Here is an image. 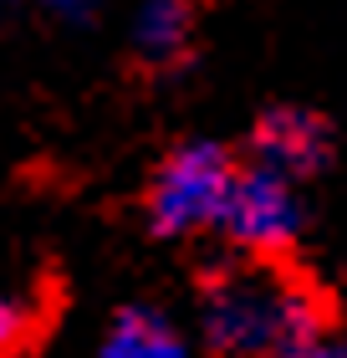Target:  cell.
Returning <instances> with one entry per match:
<instances>
[{
  "mask_svg": "<svg viewBox=\"0 0 347 358\" xmlns=\"http://www.w3.org/2000/svg\"><path fill=\"white\" fill-rule=\"evenodd\" d=\"M302 194H296V179L276 174L266 164H245L235 169V185H230L220 231L235 241L240 251L251 256H276L296 246L302 236Z\"/></svg>",
  "mask_w": 347,
  "mask_h": 358,
  "instance_id": "cell-3",
  "label": "cell"
},
{
  "mask_svg": "<svg viewBox=\"0 0 347 358\" xmlns=\"http://www.w3.org/2000/svg\"><path fill=\"white\" fill-rule=\"evenodd\" d=\"M317 302L271 266H230L209 276L200 302L205 343L220 358H281L322 328Z\"/></svg>",
  "mask_w": 347,
  "mask_h": 358,
  "instance_id": "cell-1",
  "label": "cell"
},
{
  "mask_svg": "<svg viewBox=\"0 0 347 358\" xmlns=\"http://www.w3.org/2000/svg\"><path fill=\"white\" fill-rule=\"evenodd\" d=\"M0 10H41L52 21H92L103 10V0H0Z\"/></svg>",
  "mask_w": 347,
  "mask_h": 358,
  "instance_id": "cell-7",
  "label": "cell"
},
{
  "mask_svg": "<svg viewBox=\"0 0 347 358\" xmlns=\"http://www.w3.org/2000/svg\"><path fill=\"white\" fill-rule=\"evenodd\" d=\"M230 185H235V159L220 143H205V138L179 143L148 185V220L158 236L220 231Z\"/></svg>",
  "mask_w": 347,
  "mask_h": 358,
  "instance_id": "cell-2",
  "label": "cell"
},
{
  "mask_svg": "<svg viewBox=\"0 0 347 358\" xmlns=\"http://www.w3.org/2000/svg\"><path fill=\"white\" fill-rule=\"evenodd\" d=\"M194 41V6L189 0H143L133 15V46L148 67H174Z\"/></svg>",
  "mask_w": 347,
  "mask_h": 358,
  "instance_id": "cell-5",
  "label": "cell"
},
{
  "mask_svg": "<svg viewBox=\"0 0 347 358\" xmlns=\"http://www.w3.org/2000/svg\"><path fill=\"white\" fill-rule=\"evenodd\" d=\"M251 154L256 164H266L286 179H302L327 159V128L307 108H271L251 134Z\"/></svg>",
  "mask_w": 347,
  "mask_h": 358,
  "instance_id": "cell-4",
  "label": "cell"
},
{
  "mask_svg": "<svg viewBox=\"0 0 347 358\" xmlns=\"http://www.w3.org/2000/svg\"><path fill=\"white\" fill-rule=\"evenodd\" d=\"M97 358H189V343L174 333V322H163L148 307H133L108 328Z\"/></svg>",
  "mask_w": 347,
  "mask_h": 358,
  "instance_id": "cell-6",
  "label": "cell"
},
{
  "mask_svg": "<svg viewBox=\"0 0 347 358\" xmlns=\"http://www.w3.org/2000/svg\"><path fill=\"white\" fill-rule=\"evenodd\" d=\"M281 358H347V338H307L302 348H291V353H281Z\"/></svg>",
  "mask_w": 347,
  "mask_h": 358,
  "instance_id": "cell-9",
  "label": "cell"
},
{
  "mask_svg": "<svg viewBox=\"0 0 347 358\" xmlns=\"http://www.w3.org/2000/svg\"><path fill=\"white\" fill-rule=\"evenodd\" d=\"M26 333H31V307L21 297H6V292H0V358L21 348Z\"/></svg>",
  "mask_w": 347,
  "mask_h": 358,
  "instance_id": "cell-8",
  "label": "cell"
}]
</instances>
